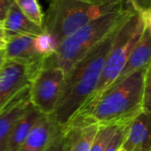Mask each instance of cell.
I'll return each mask as SVG.
<instances>
[{
  "instance_id": "11",
  "label": "cell",
  "mask_w": 151,
  "mask_h": 151,
  "mask_svg": "<svg viewBox=\"0 0 151 151\" xmlns=\"http://www.w3.org/2000/svg\"><path fill=\"white\" fill-rule=\"evenodd\" d=\"M59 129L50 116L43 115L33 126L18 151H44Z\"/></svg>"
},
{
  "instance_id": "26",
  "label": "cell",
  "mask_w": 151,
  "mask_h": 151,
  "mask_svg": "<svg viewBox=\"0 0 151 151\" xmlns=\"http://www.w3.org/2000/svg\"><path fill=\"white\" fill-rule=\"evenodd\" d=\"M64 151H70V147H69L68 143L66 142V140H65V150Z\"/></svg>"
},
{
  "instance_id": "17",
  "label": "cell",
  "mask_w": 151,
  "mask_h": 151,
  "mask_svg": "<svg viewBox=\"0 0 151 151\" xmlns=\"http://www.w3.org/2000/svg\"><path fill=\"white\" fill-rule=\"evenodd\" d=\"M34 44L36 52L46 58L51 55L57 48L52 37L43 31L41 35L35 37Z\"/></svg>"
},
{
  "instance_id": "20",
  "label": "cell",
  "mask_w": 151,
  "mask_h": 151,
  "mask_svg": "<svg viewBox=\"0 0 151 151\" xmlns=\"http://www.w3.org/2000/svg\"><path fill=\"white\" fill-rule=\"evenodd\" d=\"M133 9L144 15L151 13V0H128Z\"/></svg>"
},
{
  "instance_id": "10",
  "label": "cell",
  "mask_w": 151,
  "mask_h": 151,
  "mask_svg": "<svg viewBox=\"0 0 151 151\" xmlns=\"http://www.w3.org/2000/svg\"><path fill=\"white\" fill-rule=\"evenodd\" d=\"M150 113L142 111L129 124L121 145L125 151H150Z\"/></svg>"
},
{
  "instance_id": "13",
  "label": "cell",
  "mask_w": 151,
  "mask_h": 151,
  "mask_svg": "<svg viewBox=\"0 0 151 151\" xmlns=\"http://www.w3.org/2000/svg\"><path fill=\"white\" fill-rule=\"evenodd\" d=\"M2 25L7 39L17 35L37 36L42 33V28L29 20L14 2L10 6Z\"/></svg>"
},
{
  "instance_id": "19",
  "label": "cell",
  "mask_w": 151,
  "mask_h": 151,
  "mask_svg": "<svg viewBox=\"0 0 151 151\" xmlns=\"http://www.w3.org/2000/svg\"><path fill=\"white\" fill-rule=\"evenodd\" d=\"M65 145V133L60 127L59 131L51 140L49 146L44 151H64Z\"/></svg>"
},
{
  "instance_id": "2",
  "label": "cell",
  "mask_w": 151,
  "mask_h": 151,
  "mask_svg": "<svg viewBox=\"0 0 151 151\" xmlns=\"http://www.w3.org/2000/svg\"><path fill=\"white\" fill-rule=\"evenodd\" d=\"M150 70L151 65L114 82L98 97L87 102L73 117L98 126L130 124L143 111L144 88Z\"/></svg>"
},
{
  "instance_id": "3",
  "label": "cell",
  "mask_w": 151,
  "mask_h": 151,
  "mask_svg": "<svg viewBox=\"0 0 151 151\" xmlns=\"http://www.w3.org/2000/svg\"><path fill=\"white\" fill-rule=\"evenodd\" d=\"M134 10L129 1L119 10L92 19L65 38L55 51L44 58V66H57L66 73L90 49L121 24Z\"/></svg>"
},
{
  "instance_id": "14",
  "label": "cell",
  "mask_w": 151,
  "mask_h": 151,
  "mask_svg": "<svg viewBox=\"0 0 151 151\" xmlns=\"http://www.w3.org/2000/svg\"><path fill=\"white\" fill-rule=\"evenodd\" d=\"M42 116L43 115L31 104L27 112L18 120L12 129L0 151L19 150L33 126Z\"/></svg>"
},
{
  "instance_id": "21",
  "label": "cell",
  "mask_w": 151,
  "mask_h": 151,
  "mask_svg": "<svg viewBox=\"0 0 151 151\" xmlns=\"http://www.w3.org/2000/svg\"><path fill=\"white\" fill-rule=\"evenodd\" d=\"M151 70L149 71L146 78V83L143 94V111L150 113V88H151Z\"/></svg>"
},
{
  "instance_id": "15",
  "label": "cell",
  "mask_w": 151,
  "mask_h": 151,
  "mask_svg": "<svg viewBox=\"0 0 151 151\" xmlns=\"http://www.w3.org/2000/svg\"><path fill=\"white\" fill-rule=\"evenodd\" d=\"M13 2L29 20L42 28L44 13L38 0H13Z\"/></svg>"
},
{
  "instance_id": "5",
  "label": "cell",
  "mask_w": 151,
  "mask_h": 151,
  "mask_svg": "<svg viewBox=\"0 0 151 151\" xmlns=\"http://www.w3.org/2000/svg\"><path fill=\"white\" fill-rule=\"evenodd\" d=\"M144 25L143 16L135 11L120 25L106 58L97 87L87 102L98 97L117 80L143 32Z\"/></svg>"
},
{
  "instance_id": "4",
  "label": "cell",
  "mask_w": 151,
  "mask_h": 151,
  "mask_svg": "<svg viewBox=\"0 0 151 151\" xmlns=\"http://www.w3.org/2000/svg\"><path fill=\"white\" fill-rule=\"evenodd\" d=\"M42 31L49 34L56 47L67 36L94 19L119 10L127 0H113L104 4H90L81 0H49Z\"/></svg>"
},
{
  "instance_id": "24",
  "label": "cell",
  "mask_w": 151,
  "mask_h": 151,
  "mask_svg": "<svg viewBox=\"0 0 151 151\" xmlns=\"http://www.w3.org/2000/svg\"><path fill=\"white\" fill-rule=\"evenodd\" d=\"M81 1L90 3V4H104V3H107V2L113 1V0H81Z\"/></svg>"
},
{
  "instance_id": "6",
  "label": "cell",
  "mask_w": 151,
  "mask_h": 151,
  "mask_svg": "<svg viewBox=\"0 0 151 151\" xmlns=\"http://www.w3.org/2000/svg\"><path fill=\"white\" fill-rule=\"evenodd\" d=\"M65 72L57 66H44L29 84V99L33 107L42 115L50 116L57 105Z\"/></svg>"
},
{
  "instance_id": "8",
  "label": "cell",
  "mask_w": 151,
  "mask_h": 151,
  "mask_svg": "<svg viewBox=\"0 0 151 151\" xmlns=\"http://www.w3.org/2000/svg\"><path fill=\"white\" fill-rule=\"evenodd\" d=\"M142 16L145 21L143 32L114 82L119 81L131 73L151 65V13Z\"/></svg>"
},
{
  "instance_id": "27",
  "label": "cell",
  "mask_w": 151,
  "mask_h": 151,
  "mask_svg": "<svg viewBox=\"0 0 151 151\" xmlns=\"http://www.w3.org/2000/svg\"><path fill=\"white\" fill-rule=\"evenodd\" d=\"M118 151H125V150H122V149L120 148V149H119V150H118Z\"/></svg>"
},
{
  "instance_id": "12",
  "label": "cell",
  "mask_w": 151,
  "mask_h": 151,
  "mask_svg": "<svg viewBox=\"0 0 151 151\" xmlns=\"http://www.w3.org/2000/svg\"><path fill=\"white\" fill-rule=\"evenodd\" d=\"M35 37L30 35H17L8 38L4 49L5 60L23 64L42 62L46 57L41 56L36 52L34 44Z\"/></svg>"
},
{
  "instance_id": "22",
  "label": "cell",
  "mask_w": 151,
  "mask_h": 151,
  "mask_svg": "<svg viewBox=\"0 0 151 151\" xmlns=\"http://www.w3.org/2000/svg\"><path fill=\"white\" fill-rule=\"evenodd\" d=\"M13 0H0V22L4 20Z\"/></svg>"
},
{
  "instance_id": "16",
  "label": "cell",
  "mask_w": 151,
  "mask_h": 151,
  "mask_svg": "<svg viewBox=\"0 0 151 151\" xmlns=\"http://www.w3.org/2000/svg\"><path fill=\"white\" fill-rule=\"evenodd\" d=\"M122 125L99 126L96 135L93 141L89 151H104L112 140L119 127Z\"/></svg>"
},
{
  "instance_id": "18",
  "label": "cell",
  "mask_w": 151,
  "mask_h": 151,
  "mask_svg": "<svg viewBox=\"0 0 151 151\" xmlns=\"http://www.w3.org/2000/svg\"><path fill=\"white\" fill-rule=\"evenodd\" d=\"M128 126L129 124H127V125H122L119 127L118 131L116 132L115 135L113 136L112 140L111 141V142L109 143L108 147L104 151H118L121 148V145L127 135Z\"/></svg>"
},
{
  "instance_id": "1",
  "label": "cell",
  "mask_w": 151,
  "mask_h": 151,
  "mask_svg": "<svg viewBox=\"0 0 151 151\" xmlns=\"http://www.w3.org/2000/svg\"><path fill=\"white\" fill-rule=\"evenodd\" d=\"M121 24L90 49L65 73L56 108L50 115L53 122L58 127L67 125L94 94Z\"/></svg>"
},
{
  "instance_id": "25",
  "label": "cell",
  "mask_w": 151,
  "mask_h": 151,
  "mask_svg": "<svg viewBox=\"0 0 151 151\" xmlns=\"http://www.w3.org/2000/svg\"><path fill=\"white\" fill-rule=\"evenodd\" d=\"M5 61V57H4V50H0V67Z\"/></svg>"
},
{
  "instance_id": "7",
  "label": "cell",
  "mask_w": 151,
  "mask_h": 151,
  "mask_svg": "<svg viewBox=\"0 0 151 151\" xmlns=\"http://www.w3.org/2000/svg\"><path fill=\"white\" fill-rule=\"evenodd\" d=\"M43 61L34 64L4 61L0 67V109L22 88L30 84L42 67Z\"/></svg>"
},
{
  "instance_id": "23",
  "label": "cell",
  "mask_w": 151,
  "mask_h": 151,
  "mask_svg": "<svg viewBox=\"0 0 151 151\" xmlns=\"http://www.w3.org/2000/svg\"><path fill=\"white\" fill-rule=\"evenodd\" d=\"M6 42H7V38L2 25V21L0 22V50H4L5 49L6 46Z\"/></svg>"
},
{
  "instance_id": "9",
  "label": "cell",
  "mask_w": 151,
  "mask_h": 151,
  "mask_svg": "<svg viewBox=\"0 0 151 151\" xmlns=\"http://www.w3.org/2000/svg\"><path fill=\"white\" fill-rule=\"evenodd\" d=\"M31 106L29 85L22 88L0 109V150L18 120Z\"/></svg>"
}]
</instances>
